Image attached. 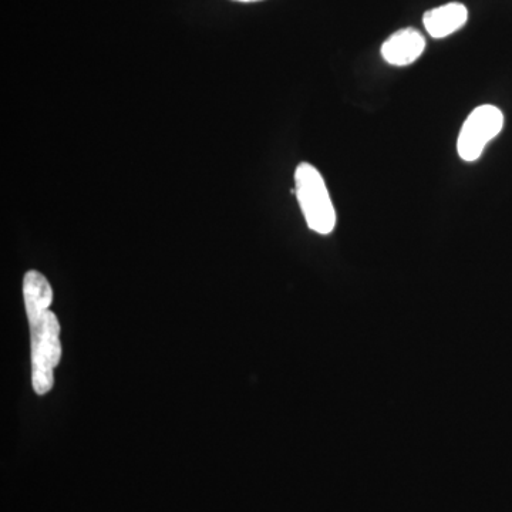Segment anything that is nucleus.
<instances>
[{"instance_id":"nucleus-1","label":"nucleus","mask_w":512,"mask_h":512,"mask_svg":"<svg viewBox=\"0 0 512 512\" xmlns=\"http://www.w3.org/2000/svg\"><path fill=\"white\" fill-rule=\"evenodd\" d=\"M32 339V384L39 396H45L55 384V369L62 359L60 325L57 316L47 311L42 318L30 322Z\"/></svg>"},{"instance_id":"nucleus-7","label":"nucleus","mask_w":512,"mask_h":512,"mask_svg":"<svg viewBox=\"0 0 512 512\" xmlns=\"http://www.w3.org/2000/svg\"><path fill=\"white\" fill-rule=\"evenodd\" d=\"M237 2H245V3H248V2H259V0H237Z\"/></svg>"},{"instance_id":"nucleus-6","label":"nucleus","mask_w":512,"mask_h":512,"mask_svg":"<svg viewBox=\"0 0 512 512\" xmlns=\"http://www.w3.org/2000/svg\"><path fill=\"white\" fill-rule=\"evenodd\" d=\"M23 299L29 323L42 318L53 303V289L49 281L37 271L26 272L23 278Z\"/></svg>"},{"instance_id":"nucleus-3","label":"nucleus","mask_w":512,"mask_h":512,"mask_svg":"<svg viewBox=\"0 0 512 512\" xmlns=\"http://www.w3.org/2000/svg\"><path fill=\"white\" fill-rule=\"evenodd\" d=\"M504 116L500 109L491 104L477 107L461 127L457 140L458 156L467 163H473L483 154L484 148L501 133Z\"/></svg>"},{"instance_id":"nucleus-4","label":"nucleus","mask_w":512,"mask_h":512,"mask_svg":"<svg viewBox=\"0 0 512 512\" xmlns=\"http://www.w3.org/2000/svg\"><path fill=\"white\" fill-rule=\"evenodd\" d=\"M426 50V39L419 30L406 28L397 30L382 45V56L386 63L396 67L410 66L420 59Z\"/></svg>"},{"instance_id":"nucleus-2","label":"nucleus","mask_w":512,"mask_h":512,"mask_svg":"<svg viewBox=\"0 0 512 512\" xmlns=\"http://www.w3.org/2000/svg\"><path fill=\"white\" fill-rule=\"evenodd\" d=\"M295 194L308 227L320 235H329L335 229L336 211L318 168L309 163L296 167Z\"/></svg>"},{"instance_id":"nucleus-5","label":"nucleus","mask_w":512,"mask_h":512,"mask_svg":"<svg viewBox=\"0 0 512 512\" xmlns=\"http://www.w3.org/2000/svg\"><path fill=\"white\" fill-rule=\"evenodd\" d=\"M468 20V10L463 3L451 2L427 10L423 16V25L433 39H444L464 28Z\"/></svg>"}]
</instances>
